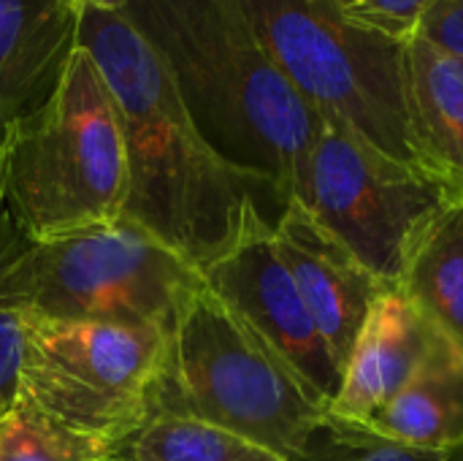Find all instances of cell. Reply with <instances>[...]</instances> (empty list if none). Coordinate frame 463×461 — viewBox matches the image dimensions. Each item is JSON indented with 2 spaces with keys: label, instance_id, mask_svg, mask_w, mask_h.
<instances>
[{
  "label": "cell",
  "instance_id": "1",
  "mask_svg": "<svg viewBox=\"0 0 463 461\" xmlns=\"http://www.w3.org/2000/svg\"><path fill=\"white\" fill-rule=\"evenodd\" d=\"M79 46L95 60L119 117L128 152L122 220L201 272L233 245L247 204L271 190L203 141L168 71L122 11L87 5Z\"/></svg>",
  "mask_w": 463,
  "mask_h": 461
},
{
  "label": "cell",
  "instance_id": "2",
  "mask_svg": "<svg viewBox=\"0 0 463 461\" xmlns=\"http://www.w3.org/2000/svg\"><path fill=\"white\" fill-rule=\"evenodd\" d=\"M122 16L168 71L203 141L271 190L301 196L323 117L271 62L233 0H128Z\"/></svg>",
  "mask_w": 463,
  "mask_h": 461
},
{
  "label": "cell",
  "instance_id": "3",
  "mask_svg": "<svg viewBox=\"0 0 463 461\" xmlns=\"http://www.w3.org/2000/svg\"><path fill=\"white\" fill-rule=\"evenodd\" d=\"M3 198L14 223L46 242L122 217L128 152L109 87L76 49L54 92L3 141Z\"/></svg>",
  "mask_w": 463,
  "mask_h": 461
},
{
  "label": "cell",
  "instance_id": "4",
  "mask_svg": "<svg viewBox=\"0 0 463 461\" xmlns=\"http://www.w3.org/2000/svg\"><path fill=\"white\" fill-rule=\"evenodd\" d=\"M152 416L198 418L290 461L328 410L201 280L165 337Z\"/></svg>",
  "mask_w": 463,
  "mask_h": 461
},
{
  "label": "cell",
  "instance_id": "5",
  "mask_svg": "<svg viewBox=\"0 0 463 461\" xmlns=\"http://www.w3.org/2000/svg\"><path fill=\"white\" fill-rule=\"evenodd\" d=\"M233 3L271 62L323 120L350 125L383 152L418 166L407 133V43L366 30L334 0Z\"/></svg>",
  "mask_w": 463,
  "mask_h": 461
},
{
  "label": "cell",
  "instance_id": "6",
  "mask_svg": "<svg viewBox=\"0 0 463 461\" xmlns=\"http://www.w3.org/2000/svg\"><path fill=\"white\" fill-rule=\"evenodd\" d=\"M165 334L27 312L16 399L109 451L152 418Z\"/></svg>",
  "mask_w": 463,
  "mask_h": 461
},
{
  "label": "cell",
  "instance_id": "7",
  "mask_svg": "<svg viewBox=\"0 0 463 461\" xmlns=\"http://www.w3.org/2000/svg\"><path fill=\"white\" fill-rule=\"evenodd\" d=\"M201 272L136 223L114 220L33 242L19 266L24 310L54 321H103L171 334Z\"/></svg>",
  "mask_w": 463,
  "mask_h": 461
},
{
  "label": "cell",
  "instance_id": "8",
  "mask_svg": "<svg viewBox=\"0 0 463 461\" xmlns=\"http://www.w3.org/2000/svg\"><path fill=\"white\" fill-rule=\"evenodd\" d=\"M296 201L372 274L399 285L418 236L453 198L423 168L383 152L350 125L323 120Z\"/></svg>",
  "mask_w": 463,
  "mask_h": 461
},
{
  "label": "cell",
  "instance_id": "9",
  "mask_svg": "<svg viewBox=\"0 0 463 461\" xmlns=\"http://www.w3.org/2000/svg\"><path fill=\"white\" fill-rule=\"evenodd\" d=\"M203 285L296 375L307 394L331 410L342 367L315 326L258 201L247 204L233 245L201 269Z\"/></svg>",
  "mask_w": 463,
  "mask_h": 461
},
{
  "label": "cell",
  "instance_id": "10",
  "mask_svg": "<svg viewBox=\"0 0 463 461\" xmlns=\"http://www.w3.org/2000/svg\"><path fill=\"white\" fill-rule=\"evenodd\" d=\"M277 250L342 372L377 296L391 288L298 201L274 217Z\"/></svg>",
  "mask_w": 463,
  "mask_h": 461
},
{
  "label": "cell",
  "instance_id": "11",
  "mask_svg": "<svg viewBox=\"0 0 463 461\" xmlns=\"http://www.w3.org/2000/svg\"><path fill=\"white\" fill-rule=\"evenodd\" d=\"M453 351L458 348L396 285L385 288L350 351L328 416L369 427L402 389Z\"/></svg>",
  "mask_w": 463,
  "mask_h": 461
},
{
  "label": "cell",
  "instance_id": "12",
  "mask_svg": "<svg viewBox=\"0 0 463 461\" xmlns=\"http://www.w3.org/2000/svg\"><path fill=\"white\" fill-rule=\"evenodd\" d=\"M81 11L65 0H0V141L60 84Z\"/></svg>",
  "mask_w": 463,
  "mask_h": 461
},
{
  "label": "cell",
  "instance_id": "13",
  "mask_svg": "<svg viewBox=\"0 0 463 461\" xmlns=\"http://www.w3.org/2000/svg\"><path fill=\"white\" fill-rule=\"evenodd\" d=\"M407 133L418 168L463 201V60L415 35L404 49Z\"/></svg>",
  "mask_w": 463,
  "mask_h": 461
},
{
  "label": "cell",
  "instance_id": "14",
  "mask_svg": "<svg viewBox=\"0 0 463 461\" xmlns=\"http://www.w3.org/2000/svg\"><path fill=\"white\" fill-rule=\"evenodd\" d=\"M393 443L448 454L463 443V353L453 351L402 389L366 427Z\"/></svg>",
  "mask_w": 463,
  "mask_h": 461
},
{
  "label": "cell",
  "instance_id": "15",
  "mask_svg": "<svg viewBox=\"0 0 463 461\" xmlns=\"http://www.w3.org/2000/svg\"><path fill=\"white\" fill-rule=\"evenodd\" d=\"M396 288L463 353V201L423 228Z\"/></svg>",
  "mask_w": 463,
  "mask_h": 461
},
{
  "label": "cell",
  "instance_id": "16",
  "mask_svg": "<svg viewBox=\"0 0 463 461\" xmlns=\"http://www.w3.org/2000/svg\"><path fill=\"white\" fill-rule=\"evenodd\" d=\"M106 461H288L222 427L187 416H152Z\"/></svg>",
  "mask_w": 463,
  "mask_h": 461
},
{
  "label": "cell",
  "instance_id": "17",
  "mask_svg": "<svg viewBox=\"0 0 463 461\" xmlns=\"http://www.w3.org/2000/svg\"><path fill=\"white\" fill-rule=\"evenodd\" d=\"M33 239L14 223L8 209L0 212V416L16 399L22 340H24V302L19 291V266Z\"/></svg>",
  "mask_w": 463,
  "mask_h": 461
},
{
  "label": "cell",
  "instance_id": "18",
  "mask_svg": "<svg viewBox=\"0 0 463 461\" xmlns=\"http://www.w3.org/2000/svg\"><path fill=\"white\" fill-rule=\"evenodd\" d=\"M109 448L14 402L0 416V461H106Z\"/></svg>",
  "mask_w": 463,
  "mask_h": 461
},
{
  "label": "cell",
  "instance_id": "19",
  "mask_svg": "<svg viewBox=\"0 0 463 461\" xmlns=\"http://www.w3.org/2000/svg\"><path fill=\"white\" fill-rule=\"evenodd\" d=\"M445 454L393 443L366 427L326 416L290 461H442Z\"/></svg>",
  "mask_w": 463,
  "mask_h": 461
},
{
  "label": "cell",
  "instance_id": "20",
  "mask_svg": "<svg viewBox=\"0 0 463 461\" xmlns=\"http://www.w3.org/2000/svg\"><path fill=\"white\" fill-rule=\"evenodd\" d=\"M353 22L391 41L410 43L431 11L434 0H334Z\"/></svg>",
  "mask_w": 463,
  "mask_h": 461
},
{
  "label": "cell",
  "instance_id": "21",
  "mask_svg": "<svg viewBox=\"0 0 463 461\" xmlns=\"http://www.w3.org/2000/svg\"><path fill=\"white\" fill-rule=\"evenodd\" d=\"M418 35L463 60V0H434Z\"/></svg>",
  "mask_w": 463,
  "mask_h": 461
},
{
  "label": "cell",
  "instance_id": "22",
  "mask_svg": "<svg viewBox=\"0 0 463 461\" xmlns=\"http://www.w3.org/2000/svg\"><path fill=\"white\" fill-rule=\"evenodd\" d=\"M128 0H90V5H95V8H106V11H122V5H125Z\"/></svg>",
  "mask_w": 463,
  "mask_h": 461
},
{
  "label": "cell",
  "instance_id": "23",
  "mask_svg": "<svg viewBox=\"0 0 463 461\" xmlns=\"http://www.w3.org/2000/svg\"><path fill=\"white\" fill-rule=\"evenodd\" d=\"M442 461H463V443L458 446V448L448 451V454H445V459H442Z\"/></svg>",
  "mask_w": 463,
  "mask_h": 461
},
{
  "label": "cell",
  "instance_id": "24",
  "mask_svg": "<svg viewBox=\"0 0 463 461\" xmlns=\"http://www.w3.org/2000/svg\"><path fill=\"white\" fill-rule=\"evenodd\" d=\"M5 209V198H3V152H0V212Z\"/></svg>",
  "mask_w": 463,
  "mask_h": 461
},
{
  "label": "cell",
  "instance_id": "25",
  "mask_svg": "<svg viewBox=\"0 0 463 461\" xmlns=\"http://www.w3.org/2000/svg\"><path fill=\"white\" fill-rule=\"evenodd\" d=\"M65 3H71L73 8H79V11H84L87 5H90V0H65Z\"/></svg>",
  "mask_w": 463,
  "mask_h": 461
}]
</instances>
